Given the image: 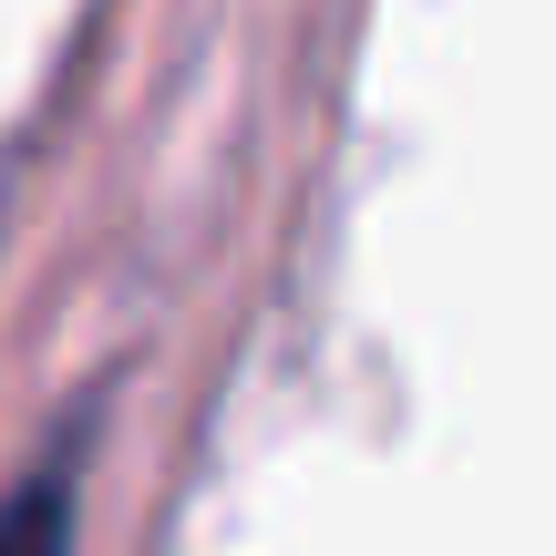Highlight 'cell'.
<instances>
[{
  "label": "cell",
  "mask_w": 556,
  "mask_h": 556,
  "mask_svg": "<svg viewBox=\"0 0 556 556\" xmlns=\"http://www.w3.org/2000/svg\"><path fill=\"white\" fill-rule=\"evenodd\" d=\"M0 556H73V475L62 464L0 495Z\"/></svg>",
  "instance_id": "6da1fadb"
}]
</instances>
